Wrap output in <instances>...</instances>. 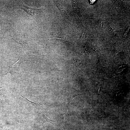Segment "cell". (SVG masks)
<instances>
[{"instance_id": "obj_1", "label": "cell", "mask_w": 130, "mask_h": 130, "mask_svg": "<svg viewBox=\"0 0 130 130\" xmlns=\"http://www.w3.org/2000/svg\"><path fill=\"white\" fill-rule=\"evenodd\" d=\"M25 61L22 59L20 58L15 63L8 66L9 69L5 75L10 73L14 74L20 71V66L21 64Z\"/></svg>"}, {"instance_id": "obj_2", "label": "cell", "mask_w": 130, "mask_h": 130, "mask_svg": "<svg viewBox=\"0 0 130 130\" xmlns=\"http://www.w3.org/2000/svg\"><path fill=\"white\" fill-rule=\"evenodd\" d=\"M71 100L67 98L65 101L61 104L57 105L55 108L56 110L61 115H63L67 112Z\"/></svg>"}, {"instance_id": "obj_3", "label": "cell", "mask_w": 130, "mask_h": 130, "mask_svg": "<svg viewBox=\"0 0 130 130\" xmlns=\"http://www.w3.org/2000/svg\"><path fill=\"white\" fill-rule=\"evenodd\" d=\"M21 95L22 97L25 99V100L29 105L34 109L38 110H42L48 109V107L47 105L43 104L37 103L31 101L28 99L26 98L23 97L21 94Z\"/></svg>"}, {"instance_id": "obj_4", "label": "cell", "mask_w": 130, "mask_h": 130, "mask_svg": "<svg viewBox=\"0 0 130 130\" xmlns=\"http://www.w3.org/2000/svg\"><path fill=\"white\" fill-rule=\"evenodd\" d=\"M20 8L24 10L28 13L32 17H34L36 13H37L40 10L39 9L31 8L25 5H21Z\"/></svg>"}, {"instance_id": "obj_5", "label": "cell", "mask_w": 130, "mask_h": 130, "mask_svg": "<svg viewBox=\"0 0 130 130\" xmlns=\"http://www.w3.org/2000/svg\"><path fill=\"white\" fill-rule=\"evenodd\" d=\"M48 37L50 39L57 38L65 40L66 37L61 32H52L48 33Z\"/></svg>"}, {"instance_id": "obj_6", "label": "cell", "mask_w": 130, "mask_h": 130, "mask_svg": "<svg viewBox=\"0 0 130 130\" xmlns=\"http://www.w3.org/2000/svg\"><path fill=\"white\" fill-rule=\"evenodd\" d=\"M36 119L39 123L43 125H44L45 123L46 122L50 123L53 124H54L56 122V121L48 119L44 114H41L39 115Z\"/></svg>"}, {"instance_id": "obj_7", "label": "cell", "mask_w": 130, "mask_h": 130, "mask_svg": "<svg viewBox=\"0 0 130 130\" xmlns=\"http://www.w3.org/2000/svg\"><path fill=\"white\" fill-rule=\"evenodd\" d=\"M72 2L74 11L79 16V18H81L82 15L78 4L75 1L73 0Z\"/></svg>"}, {"instance_id": "obj_8", "label": "cell", "mask_w": 130, "mask_h": 130, "mask_svg": "<svg viewBox=\"0 0 130 130\" xmlns=\"http://www.w3.org/2000/svg\"><path fill=\"white\" fill-rule=\"evenodd\" d=\"M69 63L78 67L82 65V62L81 60L77 59H73L68 61Z\"/></svg>"}, {"instance_id": "obj_9", "label": "cell", "mask_w": 130, "mask_h": 130, "mask_svg": "<svg viewBox=\"0 0 130 130\" xmlns=\"http://www.w3.org/2000/svg\"><path fill=\"white\" fill-rule=\"evenodd\" d=\"M56 4L58 8H59L60 11L61 12H63L64 13L66 14H67V13L65 11L64 8L62 5L61 4L59 3V2L56 1Z\"/></svg>"}]
</instances>
